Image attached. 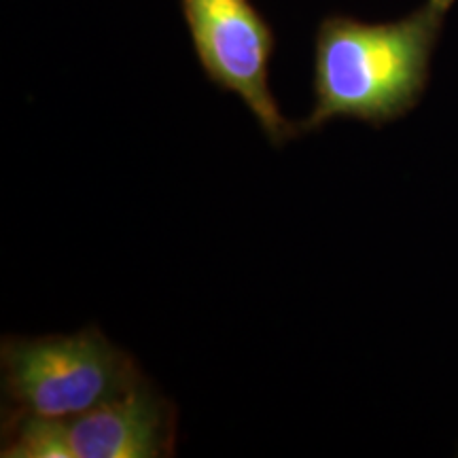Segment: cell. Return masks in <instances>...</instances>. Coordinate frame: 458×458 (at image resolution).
Here are the masks:
<instances>
[{
  "label": "cell",
  "instance_id": "1",
  "mask_svg": "<svg viewBox=\"0 0 458 458\" xmlns=\"http://www.w3.org/2000/svg\"><path fill=\"white\" fill-rule=\"evenodd\" d=\"M452 0H428L414 15L393 24H360L327 17L317 34L314 106L300 134L334 119L374 125L397 119L420 96L439 26Z\"/></svg>",
  "mask_w": 458,
  "mask_h": 458
},
{
  "label": "cell",
  "instance_id": "2",
  "mask_svg": "<svg viewBox=\"0 0 458 458\" xmlns=\"http://www.w3.org/2000/svg\"><path fill=\"white\" fill-rule=\"evenodd\" d=\"M3 420H71L139 385V360L98 327L41 337L3 335Z\"/></svg>",
  "mask_w": 458,
  "mask_h": 458
},
{
  "label": "cell",
  "instance_id": "3",
  "mask_svg": "<svg viewBox=\"0 0 458 458\" xmlns=\"http://www.w3.org/2000/svg\"><path fill=\"white\" fill-rule=\"evenodd\" d=\"M3 458H168L179 411L148 377L71 420L17 418L0 427Z\"/></svg>",
  "mask_w": 458,
  "mask_h": 458
},
{
  "label": "cell",
  "instance_id": "4",
  "mask_svg": "<svg viewBox=\"0 0 458 458\" xmlns=\"http://www.w3.org/2000/svg\"><path fill=\"white\" fill-rule=\"evenodd\" d=\"M182 13L206 77L244 102L270 145L301 136L272 96L274 34L250 0H182Z\"/></svg>",
  "mask_w": 458,
  "mask_h": 458
}]
</instances>
